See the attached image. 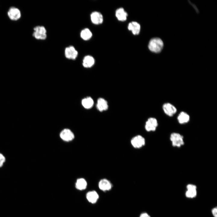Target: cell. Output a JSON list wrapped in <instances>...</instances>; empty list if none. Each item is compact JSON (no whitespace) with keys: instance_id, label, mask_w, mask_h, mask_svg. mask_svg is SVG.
<instances>
[{"instance_id":"6da1fadb","label":"cell","mask_w":217,"mask_h":217,"mask_svg":"<svg viewBox=\"0 0 217 217\" xmlns=\"http://www.w3.org/2000/svg\"><path fill=\"white\" fill-rule=\"evenodd\" d=\"M164 47V43L161 39L154 37L151 39L148 43V48L152 52L158 53L162 50Z\"/></svg>"},{"instance_id":"7a4b0ae2","label":"cell","mask_w":217,"mask_h":217,"mask_svg":"<svg viewBox=\"0 0 217 217\" xmlns=\"http://www.w3.org/2000/svg\"><path fill=\"white\" fill-rule=\"evenodd\" d=\"M33 36L36 39L44 40L47 37L46 30L43 26H37L33 28Z\"/></svg>"},{"instance_id":"3957f363","label":"cell","mask_w":217,"mask_h":217,"mask_svg":"<svg viewBox=\"0 0 217 217\" xmlns=\"http://www.w3.org/2000/svg\"><path fill=\"white\" fill-rule=\"evenodd\" d=\"M183 137L177 133H173L170 135V140L174 147H180L184 144Z\"/></svg>"},{"instance_id":"277c9868","label":"cell","mask_w":217,"mask_h":217,"mask_svg":"<svg viewBox=\"0 0 217 217\" xmlns=\"http://www.w3.org/2000/svg\"><path fill=\"white\" fill-rule=\"evenodd\" d=\"M131 143L134 148L139 149L144 146L145 140L142 136L140 135H137L132 138Z\"/></svg>"},{"instance_id":"5b68a950","label":"cell","mask_w":217,"mask_h":217,"mask_svg":"<svg viewBox=\"0 0 217 217\" xmlns=\"http://www.w3.org/2000/svg\"><path fill=\"white\" fill-rule=\"evenodd\" d=\"M7 15L11 20L17 21L21 17V13L19 9L17 8L12 7L8 11Z\"/></svg>"},{"instance_id":"8992f818","label":"cell","mask_w":217,"mask_h":217,"mask_svg":"<svg viewBox=\"0 0 217 217\" xmlns=\"http://www.w3.org/2000/svg\"><path fill=\"white\" fill-rule=\"evenodd\" d=\"M158 125L157 119L151 117L149 118L146 122L145 128L148 132L154 131L156 130Z\"/></svg>"},{"instance_id":"52a82bcc","label":"cell","mask_w":217,"mask_h":217,"mask_svg":"<svg viewBox=\"0 0 217 217\" xmlns=\"http://www.w3.org/2000/svg\"><path fill=\"white\" fill-rule=\"evenodd\" d=\"M64 54L67 58L74 60L77 57L78 52L74 46H70L65 48Z\"/></svg>"},{"instance_id":"ba28073f","label":"cell","mask_w":217,"mask_h":217,"mask_svg":"<svg viewBox=\"0 0 217 217\" xmlns=\"http://www.w3.org/2000/svg\"><path fill=\"white\" fill-rule=\"evenodd\" d=\"M162 108L164 113L170 117L173 116L177 111L176 108L173 105L169 102L164 103Z\"/></svg>"},{"instance_id":"9c48e42d","label":"cell","mask_w":217,"mask_h":217,"mask_svg":"<svg viewBox=\"0 0 217 217\" xmlns=\"http://www.w3.org/2000/svg\"><path fill=\"white\" fill-rule=\"evenodd\" d=\"M90 17L92 22L94 24H100L103 22V16L99 12L95 11L92 12L90 14Z\"/></svg>"},{"instance_id":"30bf717a","label":"cell","mask_w":217,"mask_h":217,"mask_svg":"<svg viewBox=\"0 0 217 217\" xmlns=\"http://www.w3.org/2000/svg\"><path fill=\"white\" fill-rule=\"evenodd\" d=\"M60 136L63 140L67 142L72 140L74 137L73 133L68 129L62 130L60 133Z\"/></svg>"},{"instance_id":"8fae6325","label":"cell","mask_w":217,"mask_h":217,"mask_svg":"<svg viewBox=\"0 0 217 217\" xmlns=\"http://www.w3.org/2000/svg\"><path fill=\"white\" fill-rule=\"evenodd\" d=\"M98 186L100 190L105 191L110 190L112 188V185L108 180L103 178L99 182Z\"/></svg>"},{"instance_id":"7c38bea8","label":"cell","mask_w":217,"mask_h":217,"mask_svg":"<svg viewBox=\"0 0 217 217\" xmlns=\"http://www.w3.org/2000/svg\"><path fill=\"white\" fill-rule=\"evenodd\" d=\"M128 29L131 31L134 35H137L140 33V24L136 21H132L129 23L128 26Z\"/></svg>"},{"instance_id":"4fadbf2b","label":"cell","mask_w":217,"mask_h":217,"mask_svg":"<svg viewBox=\"0 0 217 217\" xmlns=\"http://www.w3.org/2000/svg\"><path fill=\"white\" fill-rule=\"evenodd\" d=\"M187 191L185 193L186 196L189 198L195 197L197 194V187L193 184H189L187 186Z\"/></svg>"},{"instance_id":"5bb4252c","label":"cell","mask_w":217,"mask_h":217,"mask_svg":"<svg viewBox=\"0 0 217 217\" xmlns=\"http://www.w3.org/2000/svg\"><path fill=\"white\" fill-rule=\"evenodd\" d=\"M115 16L118 20L121 21H124L127 19L128 14L124 9L120 8L116 10L115 11Z\"/></svg>"},{"instance_id":"9a60e30c","label":"cell","mask_w":217,"mask_h":217,"mask_svg":"<svg viewBox=\"0 0 217 217\" xmlns=\"http://www.w3.org/2000/svg\"><path fill=\"white\" fill-rule=\"evenodd\" d=\"M86 198L90 203L94 204L96 203L99 198V195L97 193L95 190L90 191L87 193Z\"/></svg>"},{"instance_id":"2e32d148","label":"cell","mask_w":217,"mask_h":217,"mask_svg":"<svg viewBox=\"0 0 217 217\" xmlns=\"http://www.w3.org/2000/svg\"><path fill=\"white\" fill-rule=\"evenodd\" d=\"M96 107L101 112L107 110L108 108L107 101L103 98H99L97 101Z\"/></svg>"},{"instance_id":"e0dca14e","label":"cell","mask_w":217,"mask_h":217,"mask_svg":"<svg viewBox=\"0 0 217 217\" xmlns=\"http://www.w3.org/2000/svg\"><path fill=\"white\" fill-rule=\"evenodd\" d=\"M95 63V59L92 56L90 55L85 56L83 60L82 64L86 68L92 67Z\"/></svg>"},{"instance_id":"ac0fdd59","label":"cell","mask_w":217,"mask_h":217,"mask_svg":"<svg viewBox=\"0 0 217 217\" xmlns=\"http://www.w3.org/2000/svg\"><path fill=\"white\" fill-rule=\"evenodd\" d=\"M189 115L184 112H181L178 115L177 119L178 122L181 124L187 123L190 120Z\"/></svg>"},{"instance_id":"d6986e66","label":"cell","mask_w":217,"mask_h":217,"mask_svg":"<svg viewBox=\"0 0 217 217\" xmlns=\"http://www.w3.org/2000/svg\"><path fill=\"white\" fill-rule=\"evenodd\" d=\"M87 186V183L84 178H80L77 179L75 183L76 188L79 190L85 189Z\"/></svg>"},{"instance_id":"ffe728a7","label":"cell","mask_w":217,"mask_h":217,"mask_svg":"<svg viewBox=\"0 0 217 217\" xmlns=\"http://www.w3.org/2000/svg\"><path fill=\"white\" fill-rule=\"evenodd\" d=\"M81 38L84 40H88L92 37V33L89 29L85 28L81 30L80 33Z\"/></svg>"},{"instance_id":"44dd1931","label":"cell","mask_w":217,"mask_h":217,"mask_svg":"<svg viewBox=\"0 0 217 217\" xmlns=\"http://www.w3.org/2000/svg\"><path fill=\"white\" fill-rule=\"evenodd\" d=\"M94 104L93 99L90 97H86L82 100V104L85 108L89 109L92 108Z\"/></svg>"},{"instance_id":"7402d4cb","label":"cell","mask_w":217,"mask_h":217,"mask_svg":"<svg viewBox=\"0 0 217 217\" xmlns=\"http://www.w3.org/2000/svg\"><path fill=\"white\" fill-rule=\"evenodd\" d=\"M5 161V157L2 154L0 153V168L2 166Z\"/></svg>"},{"instance_id":"603a6c76","label":"cell","mask_w":217,"mask_h":217,"mask_svg":"<svg viewBox=\"0 0 217 217\" xmlns=\"http://www.w3.org/2000/svg\"><path fill=\"white\" fill-rule=\"evenodd\" d=\"M212 213L214 217H217V207L213 208L212 210Z\"/></svg>"},{"instance_id":"cb8c5ba5","label":"cell","mask_w":217,"mask_h":217,"mask_svg":"<svg viewBox=\"0 0 217 217\" xmlns=\"http://www.w3.org/2000/svg\"><path fill=\"white\" fill-rule=\"evenodd\" d=\"M139 217H150V216L147 213L144 212L142 213Z\"/></svg>"}]
</instances>
